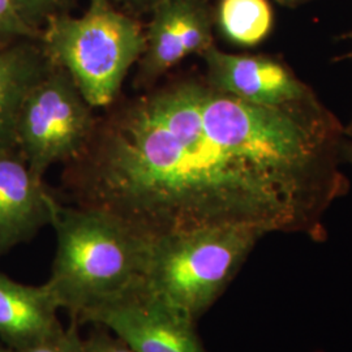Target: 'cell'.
I'll return each mask as SVG.
<instances>
[{
	"mask_svg": "<svg viewBox=\"0 0 352 352\" xmlns=\"http://www.w3.org/2000/svg\"><path fill=\"white\" fill-rule=\"evenodd\" d=\"M344 131L314 97L267 107L182 76L113 103L62 174L71 205L148 240L212 227L321 238L347 188Z\"/></svg>",
	"mask_w": 352,
	"mask_h": 352,
	"instance_id": "obj_1",
	"label": "cell"
},
{
	"mask_svg": "<svg viewBox=\"0 0 352 352\" xmlns=\"http://www.w3.org/2000/svg\"><path fill=\"white\" fill-rule=\"evenodd\" d=\"M56 253L45 285L72 320L111 299L145 276L151 240L97 209L64 205L52 193Z\"/></svg>",
	"mask_w": 352,
	"mask_h": 352,
	"instance_id": "obj_2",
	"label": "cell"
},
{
	"mask_svg": "<svg viewBox=\"0 0 352 352\" xmlns=\"http://www.w3.org/2000/svg\"><path fill=\"white\" fill-rule=\"evenodd\" d=\"M41 45L64 68L89 104L109 107L145 47V29L113 0H89L78 17L56 16L42 28Z\"/></svg>",
	"mask_w": 352,
	"mask_h": 352,
	"instance_id": "obj_3",
	"label": "cell"
},
{
	"mask_svg": "<svg viewBox=\"0 0 352 352\" xmlns=\"http://www.w3.org/2000/svg\"><path fill=\"white\" fill-rule=\"evenodd\" d=\"M265 236L251 227H212L151 240L144 279L164 300L197 321L222 295Z\"/></svg>",
	"mask_w": 352,
	"mask_h": 352,
	"instance_id": "obj_4",
	"label": "cell"
},
{
	"mask_svg": "<svg viewBox=\"0 0 352 352\" xmlns=\"http://www.w3.org/2000/svg\"><path fill=\"white\" fill-rule=\"evenodd\" d=\"M97 118L60 65L30 89L20 109L16 146L32 174L43 180L52 164H67L88 145Z\"/></svg>",
	"mask_w": 352,
	"mask_h": 352,
	"instance_id": "obj_5",
	"label": "cell"
},
{
	"mask_svg": "<svg viewBox=\"0 0 352 352\" xmlns=\"http://www.w3.org/2000/svg\"><path fill=\"white\" fill-rule=\"evenodd\" d=\"M113 331L135 352H206L195 321L151 289L144 278L80 317Z\"/></svg>",
	"mask_w": 352,
	"mask_h": 352,
	"instance_id": "obj_6",
	"label": "cell"
},
{
	"mask_svg": "<svg viewBox=\"0 0 352 352\" xmlns=\"http://www.w3.org/2000/svg\"><path fill=\"white\" fill-rule=\"evenodd\" d=\"M149 13L135 81L138 87L151 89L183 59L214 46L215 24L205 0H162Z\"/></svg>",
	"mask_w": 352,
	"mask_h": 352,
	"instance_id": "obj_7",
	"label": "cell"
},
{
	"mask_svg": "<svg viewBox=\"0 0 352 352\" xmlns=\"http://www.w3.org/2000/svg\"><path fill=\"white\" fill-rule=\"evenodd\" d=\"M206 81L241 101L283 107L315 97L312 89L277 59L264 55H238L209 47L201 54Z\"/></svg>",
	"mask_w": 352,
	"mask_h": 352,
	"instance_id": "obj_8",
	"label": "cell"
},
{
	"mask_svg": "<svg viewBox=\"0 0 352 352\" xmlns=\"http://www.w3.org/2000/svg\"><path fill=\"white\" fill-rule=\"evenodd\" d=\"M51 196L17 148L0 151V257L51 225Z\"/></svg>",
	"mask_w": 352,
	"mask_h": 352,
	"instance_id": "obj_9",
	"label": "cell"
},
{
	"mask_svg": "<svg viewBox=\"0 0 352 352\" xmlns=\"http://www.w3.org/2000/svg\"><path fill=\"white\" fill-rule=\"evenodd\" d=\"M59 307L46 285L28 286L0 272V343L25 349L59 333Z\"/></svg>",
	"mask_w": 352,
	"mask_h": 352,
	"instance_id": "obj_10",
	"label": "cell"
},
{
	"mask_svg": "<svg viewBox=\"0 0 352 352\" xmlns=\"http://www.w3.org/2000/svg\"><path fill=\"white\" fill-rule=\"evenodd\" d=\"M54 63L41 39H21L0 49V151L14 149L24 100Z\"/></svg>",
	"mask_w": 352,
	"mask_h": 352,
	"instance_id": "obj_11",
	"label": "cell"
},
{
	"mask_svg": "<svg viewBox=\"0 0 352 352\" xmlns=\"http://www.w3.org/2000/svg\"><path fill=\"white\" fill-rule=\"evenodd\" d=\"M273 20L267 0H219L214 12L221 34L240 47L260 45L270 34Z\"/></svg>",
	"mask_w": 352,
	"mask_h": 352,
	"instance_id": "obj_12",
	"label": "cell"
},
{
	"mask_svg": "<svg viewBox=\"0 0 352 352\" xmlns=\"http://www.w3.org/2000/svg\"><path fill=\"white\" fill-rule=\"evenodd\" d=\"M77 0H12L17 12L26 24L42 30L52 17L67 14L74 8Z\"/></svg>",
	"mask_w": 352,
	"mask_h": 352,
	"instance_id": "obj_13",
	"label": "cell"
},
{
	"mask_svg": "<svg viewBox=\"0 0 352 352\" xmlns=\"http://www.w3.org/2000/svg\"><path fill=\"white\" fill-rule=\"evenodd\" d=\"M42 30L26 24L12 0H0V49L21 39H41Z\"/></svg>",
	"mask_w": 352,
	"mask_h": 352,
	"instance_id": "obj_14",
	"label": "cell"
},
{
	"mask_svg": "<svg viewBox=\"0 0 352 352\" xmlns=\"http://www.w3.org/2000/svg\"><path fill=\"white\" fill-rule=\"evenodd\" d=\"M78 322L72 320L71 325L47 340L25 349H11L0 343V352H84V340L78 333Z\"/></svg>",
	"mask_w": 352,
	"mask_h": 352,
	"instance_id": "obj_15",
	"label": "cell"
},
{
	"mask_svg": "<svg viewBox=\"0 0 352 352\" xmlns=\"http://www.w3.org/2000/svg\"><path fill=\"white\" fill-rule=\"evenodd\" d=\"M84 352H135L120 338H113L102 330H96L84 340Z\"/></svg>",
	"mask_w": 352,
	"mask_h": 352,
	"instance_id": "obj_16",
	"label": "cell"
},
{
	"mask_svg": "<svg viewBox=\"0 0 352 352\" xmlns=\"http://www.w3.org/2000/svg\"><path fill=\"white\" fill-rule=\"evenodd\" d=\"M113 3L123 11L132 14L151 12V10L160 4L162 0H113Z\"/></svg>",
	"mask_w": 352,
	"mask_h": 352,
	"instance_id": "obj_17",
	"label": "cell"
},
{
	"mask_svg": "<svg viewBox=\"0 0 352 352\" xmlns=\"http://www.w3.org/2000/svg\"><path fill=\"white\" fill-rule=\"evenodd\" d=\"M343 153H344V157L352 164V142H344Z\"/></svg>",
	"mask_w": 352,
	"mask_h": 352,
	"instance_id": "obj_18",
	"label": "cell"
},
{
	"mask_svg": "<svg viewBox=\"0 0 352 352\" xmlns=\"http://www.w3.org/2000/svg\"><path fill=\"white\" fill-rule=\"evenodd\" d=\"M278 1H280V3H283V4H287V6H292V4L302 3V1H305V0H278Z\"/></svg>",
	"mask_w": 352,
	"mask_h": 352,
	"instance_id": "obj_19",
	"label": "cell"
},
{
	"mask_svg": "<svg viewBox=\"0 0 352 352\" xmlns=\"http://www.w3.org/2000/svg\"><path fill=\"white\" fill-rule=\"evenodd\" d=\"M347 133H349V135H350V136L352 138V122L351 124H350V126H349V129H347Z\"/></svg>",
	"mask_w": 352,
	"mask_h": 352,
	"instance_id": "obj_20",
	"label": "cell"
}]
</instances>
